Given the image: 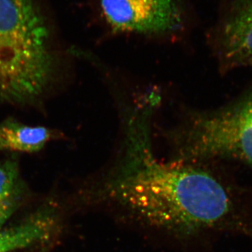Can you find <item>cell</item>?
<instances>
[{
	"instance_id": "52a82bcc",
	"label": "cell",
	"mask_w": 252,
	"mask_h": 252,
	"mask_svg": "<svg viewBox=\"0 0 252 252\" xmlns=\"http://www.w3.org/2000/svg\"><path fill=\"white\" fill-rule=\"evenodd\" d=\"M59 131L44 126L26 125L14 119L0 122V152L35 153L53 140L61 138Z\"/></svg>"
},
{
	"instance_id": "277c9868",
	"label": "cell",
	"mask_w": 252,
	"mask_h": 252,
	"mask_svg": "<svg viewBox=\"0 0 252 252\" xmlns=\"http://www.w3.org/2000/svg\"><path fill=\"white\" fill-rule=\"evenodd\" d=\"M113 30L144 34H168L182 26L178 0H99Z\"/></svg>"
},
{
	"instance_id": "8992f818",
	"label": "cell",
	"mask_w": 252,
	"mask_h": 252,
	"mask_svg": "<svg viewBox=\"0 0 252 252\" xmlns=\"http://www.w3.org/2000/svg\"><path fill=\"white\" fill-rule=\"evenodd\" d=\"M60 230L52 212L39 213L9 228L0 230V252L22 250L51 241Z\"/></svg>"
},
{
	"instance_id": "9c48e42d",
	"label": "cell",
	"mask_w": 252,
	"mask_h": 252,
	"mask_svg": "<svg viewBox=\"0 0 252 252\" xmlns=\"http://www.w3.org/2000/svg\"><path fill=\"white\" fill-rule=\"evenodd\" d=\"M36 246H37V245H36ZM32 248H33V247H32ZM31 248H26V249H22V250H14V251H11L9 252H39L32 251V250H31Z\"/></svg>"
},
{
	"instance_id": "3957f363",
	"label": "cell",
	"mask_w": 252,
	"mask_h": 252,
	"mask_svg": "<svg viewBox=\"0 0 252 252\" xmlns=\"http://www.w3.org/2000/svg\"><path fill=\"white\" fill-rule=\"evenodd\" d=\"M167 136L176 162L228 157L252 166V94L219 112L190 117Z\"/></svg>"
},
{
	"instance_id": "6da1fadb",
	"label": "cell",
	"mask_w": 252,
	"mask_h": 252,
	"mask_svg": "<svg viewBox=\"0 0 252 252\" xmlns=\"http://www.w3.org/2000/svg\"><path fill=\"white\" fill-rule=\"evenodd\" d=\"M160 101L157 91H150L126 111L122 154L102 190L152 228L176 235L196 234L224 220L231 210V200L211 174L155 157L151 122Z\"/></svg>"
},
{
	"instance_id": "7a4b0ae2",
	"label": "cell",
	"mask_w": 252,
	"mask_h": 252,
	"mask_svg": "<svg viewBox=\"0 0 252 252\" xmlns=\"http://www.w3.org/2000/svg\"><path fill=\"white\" fill-rule=\"evenodd\" d=\"M59 57L32 0H0V104L34 107L56 81Z\"/></svg>"
},
{
	"instance_id": "5b68a950",
	"label": "cell",
	"mask_w": 252,
	"mask_h": 252,
	"mask_svg": "<svg viewBox=\"0 0 252 252\" xmlns=\"http://www.w3.org/2000/svg\"><path fill=\"white\" fill-rule=\"evenodd\" d=\"M222 51L232 65H252V0H245L225 25Z\"/></svg>"
},
{
	"instance_id": "ba28073f",
	"label": "cell",
	"mask_w": 252,
	"mask_h": 252,
	"mask_svg": "<svg viewBox=\"0 0 252 252\" xmlns=\"http://www.w3.org/2000/svg\"><path fill=\"white\" fill-rule=\"evenodd\" d=\"M21 187L17 160L8 158L0 161V230L17 208Z\"/></svg>"
}]
</instances>
